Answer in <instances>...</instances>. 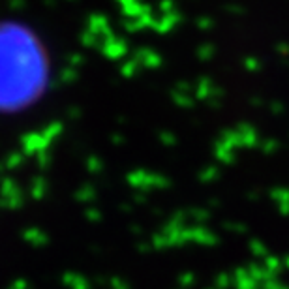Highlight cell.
Instances as JSON below:
<instances>
[{
	"label": "cell",
	"instance_id": "obj_1",
	"mask_svg": "<svg viewBox=\"0 0 289 289\" xmlns=\"http://www.w3.org/2000/svg\"><path fill=\"white\" fill-rule=\"evenodd\" d=\"M47 83V55L32 30L0 25V109L30 106Z\"/></svg>",
	"mask_w": 289,
	"mask_h": 289
}]
</instances>
